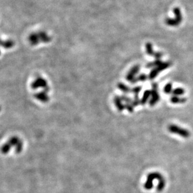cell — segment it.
Segmentation results:
<instances>
[{
	"label": "cell",
	"instance_id": "obj_1",
	"mask_svg": "<svg viewBox=\"0 0 193 193\" xmlns=\"http://www.w3.org/2000/svg\"><path fill=\"white\" fill-rule=\"evenodd\" d=\"M168 131L169 132H171V133L178 134V135H179L182 138H189L190 136V134H191L190 132L188 130H187L186 129L181 128V127H179L177 125H169L168 127Z\"/></svg>",
	"mask_w": 193,
	"mask_h": 193
},
{
	"label": "cell",
	"instance_id": "obj_2",
	"mask_svg": "<svg viewBox=\"0 0 193 193\" xmlns=\"http://www.w3.org/2000/svg\"><path fill=\"white\" fill-rule=\"evenodd\" d=\"M158 86L156 83H154L152 85V90H151V98L149 100V105L151 106H154L160 101V96L158 91Z\"/></svg>",
	"mask_w": 193,
	"mask_h": 193
},
{
	"label": "cell",
	"instance_id": "obj_3",
	"mask_svg": "<svg viewBox=\"0 0 193 193\" xmlns=\"http://www.w3.org/2000/svg\"><path fill=\"white\" fill-rule=\"evenodd\" d=\"M163 178V176L161 175V174L157 173V172H154V173H151L149 174H148L147 177V179H149L153 181V180L154 179H157L158 181H160L161 179H162Z\"/></svg>",
	"mask_w": 193,
	"mask_h": 193
},
{
	"label": "cell",
	"instance_id": "obj_4",
	"mask_svg": "<svg viewBox=\"0 0 193 193\" xmlns=\"http://www.w3.org/2000/svg\"><path fill=\"white\" fill-rule=\"evenodd\" d=\"M170 101L173 104H181L186 103L187 99L186 98H182L178 96H173L170 98Z\"/></svg>",
	"mask_w": 193,
	"mask_h": 193
},
{
	"label": "cell",
	"instance_id": "obj_5",
	"mask_svg": "<svg viewBox=\"0 0 193 193\" xmlns=\"http://www.w3.org/2000/svg\"><path fill=\"white\" fill-rule=\"evenodd\" d=\"M165 23L168 26H172V27L178 26L180 24V23L176 18H168L166 19Z\"/></svg>",
	"mask_w": 193,
	"mask_h": 193
},
{
	"label": "cell",
	"instance_id": "obj_6",
	"mask_svg": "<svg viewBox=\"0 0 193 193\" xmlns=\"http://www.w3.org/2000/svg\"><path fill=\"white\" fill-rule=\"evenodd\" d=\"M173 13L174 14L175 18L181 23L182 21V13H181L180 8L178 7L174 8L173 9Z\"/></svg>",
	"mask_w": 193,
	"mask_h": 193
},
{
	"label": "cell",
	"instance_id": "obj_7",
	"mask_svg": "<svg viewBox=\"0 0 193 193\" xmlns=\"http://www.w3.org/2000/svg\"><path fill=\"white\" fill-rule=\"evenodd\" d=\"M150 96H151V91H150V90L146 91L144 93L142 99L141 100V104L143 105L147 103V101H148V99H149Z\"/></svg>",
	"mask_w": 193,
	"mask_h": 193
},
{
	"label": "cell",
	"instance_id": "obj_8",
	"mask_svg": "<svg viewBox=\"0 0 193 193\" xmlns=\"http://www.w3.org/2000/svg\"><path fill=\"white\" fill-rule=\"evenodd\" d=\"M171 64H172L171 62H169V61L162 62V63L158 67H157V69L159 70L160 72H161L162 71L165 70L167 68H169L171 66Z\"/></svg>",
	"mask_w": 193,
	"mask_h": 193
},
{
	"label": "cell",
	"instance_id": "obj_9",
	"mask_svg": "<svg viewBox=\"0 0 193 193\" xmlns=\"http://www.w3.org/2000/svg\"><path fill=\"white\" fill-rule=\"evenodd\" d=\"M185 93V90L182 88H176L173 90L172 94L173 96H180L183 95Z\"/></svg>",
	"mask_w": 193,
	"mask_h": 193
},
{
	"label": "cell",
	"instance_id": "obj_10",
	"mask_svg": "<svg viewBox=\"0 0 193 193\" xmlns=\"http://www.w3.org/2000/svg\"><path fill=\"white\" fill-rule=\"evenodd\" d=\"M162 63V61L161 59H155V61H154L153 62L149 63L146 65V67L148 68H151L154 67H158Z\"/></svg>",
	"mask_w": 193,
	"mask_h": 193
},
{
	"label": "cell",
	"instance_id": "obj_11",
	"mask_svg": "<svg viewBox=\"0 0 193 193\" xmlns=\"http://www.w3.org/2000/svg\"><path fill=\"white\" fill-rule=\"evenodd\" d=\"M160 71L159 70L157 69V68H154L153 69H152L149 73V78L150 80H153L156 78V77L158 75Z\"/></svg>",
	"mask_w": 193,
	"mask_h": 193
},
{
	"label": "cell",
	"instance_id": "obj_12",
	"mask_svg": "<svg viewBox=\"0 0 193 193\" xmlns=\"http://www.w3.org/2000/svg\"><path fill=\"white\" fill-rule=\"evenodd\" d=\"M146 53H147L148 55L149 56H154V53L155 52L153 50V48H152V45L151 43H147L146 45Z\"/></svg>",
	"mask_w": 193,
	"mask_h": 193
},
{
	"label": "cell",
	"instance_id": "obj_13",
	"mask_svg": "<svg viewBox=\"0 0 193 193\" xmlns=\"http://www.w3.org/2000/svg\"><path fill=\"white\" fill-rule=\"evenodd\" d=\"M12 146L10 144L9 142L4 144L2 147V152L3 154H7L11 149Z\"/></svg>",
	"mask_w": 193,
	"mask_h": 193
},
{
	"label": "cell",
	"instance_id": "obj_14",
	"mask_svg": "<svg viewBox=\"0 0 193 193\" xmlns=\"http://www.w3.org/2000/svg\"><path fill=\"white\" fill-rule=\"evenodd\" d=\"M166 180L164 178H163L162 179L159 181V183L157 186V191L159 192L162 191L166 186Z\"/></svg>",
	"mask_w": 193,
	"mask_h": 193
},
{
	"label": "cell",
	"instance_id": "obj_15",
	"mask_svg": "<svg viewBox=\"0 0 193 193\" xmlns=\"http://www.w3.org/2000/svg\"><path fill=\"white\" fill-rule=\"evenodd\" d=\"M21 140L16 136H13V137H11V138H10L8 142L10 143V144L12 146H16L18 143Z\"/></svg>",
	"mask_w": 193,
	"mask_h": 193
},
{
	"label": "cell",
	"instance_id": "obj_16",
	"mask_svg": "<svg viewBox=\"0 0 193 193\" xmlns=\"http://www.w3.org/2000/svg\"><path fill=\"white\" fill-rule=\"evenodd\" d=\"M173 85H172V83H169L168 84H166L164 87V92L166 93V94H170V93H172L173 92Z\"/></svg>",
	"mask_w": 193,
	"mask_h": 193
},
{
	"label": "cell",
	"instance_id": "obj_17",
	"mask_svg": "<svg viewBox=\"0 0 193 193\" xmlns=\"http://www.w3.org/2000/svg\"><path fill=\"white\" fill-rule=\"evenodd\" d=\"M144 187L147 190H150L153 187V182H152V181L151 180H149V179H147L146 182H145L144 185Z\"/></svg>",
	"mask_w": 193,
	"mask_h": 193
},
{
	"label": "cell",
	"instance_id": "obj_18",
	"mask_svg": "<svg viewBox=\"0 0 193 193\" xmlns=\"http://www.w3.org/2000/svg\"><path fill=\"white\" fill-rule=\"evenodd\" d=\"M23 149V143L21 141H20L18 144L15 146V152L17 154L20 153L22 151Z\"/></svg>",
	"mask_w": 193,
	"mask_h": 193
},
{
	"label": "cell",
	"instance_id": "obj_19",
	"mask_svg": "<svg viewBox=\"0 0 193 193\" xmlns=\"http://www.w3.org/2000/svg\"><path fill=\"white\" fill-rule=\"evenodd\" d=\"M116 106H117V107L118 108V109H119L120 111H122V110L124 109L125 106L122 104V103H121L120 100L117 99L116 101Z\"/></svg>",
	"mask_w": 193,
	"mask_h": 193
},
{
	"label": "cell",
	"instance_id": "obj_20",
	"mask_svg": "<svg viewBox=\"0 0 193 193\" xmlns=\"http://www.w3.org/2000/svg\"><path fill=\"white\" fill-rule=\"evenodd\" d=\"M163 54L161 52H155L153 57L155 58V59H161V58L163 57Z\"/></svg>",
	"mask_w": 193,
	"mask_h": 193
},
{
	"label": "cell",
	"instance_id": "obj_21",
	"mask_svg": "<svg viewBox=\"0 0 193 193\" xmlns=\"http://www.w3.org/2000/svg\"><path fill=\"white\" fill-rule=\"evenodd\" d=\"M147 76L146 74H141V75L139 76L138 80H140V81H146V80H147Z\"/></svg>",
	"mask_w": 193,
	"mask_h": 193
},
{
	"label": "cell",
	"instance_id": "obj_22",
	"mask_svg": "<svg viewBox=\"0 0 193 193\" xmlns=\"http://www.w3.org/2000/svg\"><path fill=\"white\" fill-rule=\"evenodd\" d=\"M140 103H141V101L139 99L138 97L136 96V98L134 99V101L133 102V105L134 106H138V104H139Z\"/></svg>",
	"mask_w": 193,
	"mask_h": 193
},
{
	"label": "cell",
	"instance_id": "obj_23",
	"mask_svg": "<svg viewBox=\"0 0 193 193\" xmlns=\"http://www.w3.org/2000/svg\"><path fill=\"white\" fill-rule=\"evenodd\" d=\"M125 107L129 112H133V104H130L128 103V104H126Z\"/></svg>",
	"mask_w": 193,
	"mask_h": 193
},
{
	"label": "cell",
	"instance_id": "obj_24",
	"mask_svg": "<svg viewBox=\"0 0 193 193\" xmlns=\"http://www.w3.org/2000/svg\"><path fill=\"white\" fill-rule=\"evenodd\" d=\"M141 87H137L133 90V91L134 93H136V94H138V93L141 91Z\"/></svg>",
	"mask_w": 193,
	"mask_h": 193
}]
</instances>
